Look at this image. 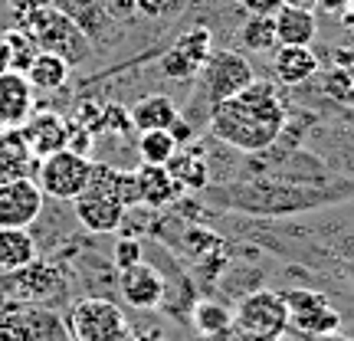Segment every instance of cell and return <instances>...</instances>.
<instances>
[{
    "instance_id": "obj_1",
    "label": "cell",
    "mask_w": 354,
    "mask_h": 341,
    "mask_svg": "<svg viewBox=\"0 0 354 341\" xmlns=\"http://www.w3.org/2000/svg\"><path fill=\"white\" fill-rule=\"evenodd\" d=\"M203 201L216 210L250 216H295L305 210H325L354 197V181H289V177H259L240 184L203 187Z\"/></svg>"
},
{
    "instance_id": "obj_2",
    "label": "cell",
    "mask_w": 354,
    "mask_h": 341,
    "mask_svg": "<svg viewBox=\"0 0 354 341\" xmlns=\"http://www.w3.org/2000/svg\"><path fill=\"white\" fill-rule=\"evenodd\" d=\"M207 128L220 145H227L233 151H269L286 131V105L279 95V86L266 79H253L243 92L216 105Z\"/></svg>"
},
{
    "instance_id": "obj_3",
    "label": "cell",
    "mask_w": 354,
    "mask_h": 341,
    "mask_svg": "<svg viewBox=\"0 0 354 341\" xmlns=\"http://www.w3.org/2000/svg\"><path fill=\"white\" fill-rule=\"evenodd\" d=\"M79 227L92 237H112L125 227L128 207L122 201V167L109 161H92V181L88 187L73 201Z\"/></svg>"
},
{
    "instance_id": "obj_4",
    "label": "cell",
    "mask_w": 354,
    "mask_h": 341,
    "mask_svg": "<svg viewBox=\"0 0 354 341\" xmlns=\"http://www.w3.org/2000/svg\"><path fill=\"white\" fill-rule=\"evenodd\" d=\"M20 30L30 33V39L37 43V50L63 56L73 69L88 63V56H92V39L82 33V26L73 17H66L59 7H53L50 0L37 3L33 10L26 13Z\"/></svg>"
},
{
    "instance_id": "obj_5",
    "label": "cell",
    "mask_w": 354,
    "mask_h": 341,
    "mask_svg": "<svg viewBox=\"0 0 354 341\" xmlns=\"http://www.w3.org/2000/svg\"><path fill=\"white\" fill-rule=\"evenodd\" d=\"M256 79V69L253 63L236 50H214L210 59L201 66L197 73V92H194V102L197 112L203 115V125L210 122V115L216 112V105H223L227 99H233L236 92L250 86Z\"/></svg>"
},
{
    "instance_id": "obj_6",
    "label": "cell",
    "mask_w": 354,
    "mask_h": 341,
    "mask_svg": "<svg viewBox=\"0 0 354 341\" xmlns=\"http://www.w3.org/2000/svg\"><path fill=\"white\" fill-rule=\"evenodd\" d=\"M233 335L243 341H279L289 335V305L279 289H253L233 308Z\"/></svg>"
},
{
    "instance_id": "obj_7",
    "label": "cell",
    "mask_w": 354,
    "mask_h": 341,
    "mask_svg": "<svg viewBox=\"0 0 354 341\" xmlns=\"http://www.w3.org/2000/svg\"><path fill=\"white\" fill-rule=\"evenodd\" d=\"M39 190L50 197V201H76L79 194L88 187L92 181V158L88 154H79L73 148H63V151H53L46 158H39L37 165V177Z\"/></svg>"
},
{
    "instance_id": "obj_8",
    "label": "cell",
    "mask_w": 354,
    "mask_h": 341,
    "mask_svg": "<svg viewBox=\"0 0 354 341\" xmlns=\"http://www.w3.org/2000/svg\"><path fill=\"white\" fill-rule=\"evenodd\" d=\"M66 329L73 341H118L128 331V318L112 299L86 295L69 305Z\"/></svg>"
},
{
    "instance_id": "obj_9",
    "label": "cell",
    "mask_w": 354,
    "mask_h": 341,
    "mask_svg": "<svg viewBox=\"0 0 354 341\" xmlns=\"http://www.w3.org/2000/svg\"><path fill=\"white\" fill-rule=\"evenodd\" d=\"M282 299L289 305V331L299 338H318V335H331L342 331V312L338 305L328 299V292L322 289H282Z\"/></svg>"
},
{
    "instance_id": "obj_10",
    "label": "cell",
    "mask_w": 354,
    "mask_h": 341,
    "mask_svg": "<svg viewBox=\"0 0 354 341\" xmlns=\"http://www.w3.org/2000/svg\"><path fill=\"white\" fill-rule=\"evenodd\" d=\"M7 286H10V299L24 305H50L56 308V302H63L69 295V282L59 263L50 259H33L30 266L7 273Z\"/></svg>"
},
{
    "instance_id": "obj_11",
    "label": "cell",
    "mask_w": 354,
    "mask_h": 341,
    "mask_svg": "<svg viewBox=\"0 0 354 341\" xmlns=\"http://www.w3.org/2000/svg\"><path fill=\"white\" fill-rule=\"evenodd\" d=\"M46 210V194L33 177H17L0 184V227L30 230Z\"/></svg>"
},
{
    "instance_id": "obj_12",
    "label": "cell",
    "mask_w": 354,
    "mask_h": 341,
    "mask_svg": "<svg viewBox=\"0 0 354 341\" xmlns=\"http://www.w3.org/2000/svg\"><path fill=\"white\" fill-rule=\"evenodd\" d=\"M118 295L135 312H154L167 299V279L151 263H135L118 273Z\"/></svg>"
},
{
    "instance_id": "obj_13",
    "label": "cell",
    "mask_w": 354,
    "mask_h": 341,
    "mask_svg": "<svg viewBox=\"0 0 354 341\" xmlns=\"http://www.w3.org/2000/svg\"><path fill=\"white\" fill-rule=\"evenodd\" d=\"M26 145H30V151L37 154V158H46L53 151H63L66 145H69V118H63L59 112H53V109H33L30 118H26L24 125Z\"/></svg>"
},
{
    "instance_id": "obj_14",
    "label": "cell",
    "mask_w": 354,
    "mask_h": 341,
    "mask_svg": "<svg viewBox=\"0 0 354 341\" xmlns=\"http://www.w3.org/2000/svg\"><path fill=\"white\" fill-rule=\"evenodd\" d=\"M37 109V89L17 69L0 73V128H20Z\"/></svg>"
},
{
    "instance_id": "obj_15",
    "label": "cell",
    "mask_w": 354,
    "mask_h": 341,
    "mask_svg": "<svg viewBox=\"0 0 354 341\" xmlns=\"http://www.w3.org/2000/svg\"><path fill=\"white\" fill-rule=\"evenodd\" d=\"M135 184H138V201L148 210H165L171 203L184 197V187L177 184L165 165H138L135 171Z\"/></svg>"
},
{
    "instance_id": "obj_16",
    "label": "cell",
    "mask_w": 354,
    "mask_h": 341,
    "mask_svg": "<svg viewBox=\"0 0 354 341\" xmlns=\"http://www.w3.org/2000/svg\"><path fill=\"white\" fill-rule=\"evenodd\" d=\"M39 158L30 151L20 128H0V184L17 177H37Z\"/></svg>"
},
{
    "instance_id": "obj_17",
    "label": "cell",
    "mask_w": 354,
    "mask_h": 341,
    "mask_svg": "<svg viewBox=\"0 0 354 341\" xmlns=\"http://www.w3.org/2000/svg\"><path fill=\"white\" fill-rule=\"evenodd\" d=\"M318 73V56L312 46H276L272 50V76L276 86H302Z\"/></svg>"
},
{
    "instance_id": "obj_18",
    "label": "cell",
    "mask_w": 354,
    "mask_h": 341,
    "mask_svg": "<svg viewBox=\"0 0 354 341\" xmlns=\"http://www.w3.org/2000/svg\"><path fill=\"white\" fill-rule=\"evenodd\" d=\"M177 115H180V105L171 95H161V92L141 95L128 109V118H131L135 131H167L177 122Z\"/></svg>"
},
{
    "instance_id": "obj_19",
    "label": "cell",
    "mask_w": 354,
    "mask_h": 341,
    "mask_svg": "<svg viewBox=\"0 0 354 341\" xmlns=\"http://www.w3.org/2000/svg\"><path fill=\"white\" fill-rule=\"evenodd\" d=\"M272 24H276L279 46H312L318 33L315 10H302V7H289V3H282L272 13Z\"/></svg>"
},
{
    "instance_id": "obj_20",
    "label": "cell",
    "mask_w": 354,
    "mask_h": 341,
    "mask_svg": "<svg viewBox=\"0 0 354 341\" xmlns=\"http://www.w3.org/2000/svg\"><path fill=\"white\" fill-rule=\"evenodd\" d=\"M39 256V243L33 230L0 227V273H17Z\"/></svg>"
},
{
    "instance_id": "obj_21",
    "label": "cell",
    "mask_w": 354,
    "mask_h": 341,
    "mask_svg": "<svg viewBox=\"0 0 354 341\" xmlns=\"http://www.w3.org/2000/svg\"><path fill=\"white\" fill-rule=\"evenodd\" d=\"M50 3L82 26V33L92 39V46L102 39L105 26H112V13H109L105 0H50Z\"/></svg>"
},
{
    "instance_id": "obj_22",
    "label": "cell",
    "mask_w": 354,
    "mask_h": 341,
    "mask_svg": "<svg viewBox=\"0 0 354 341\" xmlns=\"http://www.w3.org/2000/svg\"><path fill=\"white\" fill-rule=\"evenodd\" d=\"M26 79H30V86L37 89V92H59V89L69 86V76H73V66L66 63L63 56H56V53H43L39 50L33 56V63L26 66Z\"/></svg>"
},
{
    "instance_id": "obj_23",
    "label": "cell",
    "mask_w": 354,
    "mask_h": 341,
    "mask_svg": "<svg viewBox=\"0 0 354 341\" xmlns=\"http://www.w3.org/2000/svg\"><path fill=\"white\" fill-rule=\"evenodd\" d=\"M190 322H194L197 335L207 341L233 335V308L223 305L220 299H197L190 308Z\"/></svg>"
},
{
    "instance_id": "obj_24",
    "label": "cell",
    "mask_w": 354,
    "mask_h": 341,
    "mask_svg": "<svg viewBox=\"0 0 354 341\" xmlns=\"http://www.w3.org/2000/svg\"><path fill=\"white\" fill-rule=\"evenodd\" d=\"M167 171L184 190H203L210 187V167H207V158H203L197 148H177L174 158L167 161Z\"/></svg>"
},
{
    "instance_id": "obj_25",
    "label": "cell",
    "mask_w": 354,
    "mask_h": 341,
    "mask_svg": "<svg viewBox=\"0 0 354 341\" xmlns=\"http://www.w3.org/2000/svg\"><path fill=\"white\" fill-rule=\"evenodd\" d=\"M26 341H69L66 318L50 305H24Z\"/></svg>"
},
{
    "instance_id": "obj_26",
    "label": "cell",
    "mask_w": 354,
    "mask_h": 341,
    "mask_svg": "<svg viewBox=\"0 0 354 341\" xmlns=\"http://www.w3.org/2000/svg\"><path fill=\"white\" fill-rule=\"evenodd\" d=\"M240 43L243 50L250 53H272L279 46L276 43V24L266 13H246V20L240 26Z\"/></svg>"
},
{
    "instance_id": "obj_27",
    "label": "cell",
    "mask_w": 354,
    "mask_h": 341,
    "mask_svg": "<svg viewBox=\"0 0 354 341\" xmlns=\"http://www.w3.org/2000/svg\"><path fill=\"white\" fill-rule=\"evenodd\" d=\"M177 145L171 131H138V158L141 165H167L174 158Z\"/></svg>"
},
{
    "instance_id": "obj_28",
    "label": "cell",
    "mask_w": 354,
    "mask_h": 341,
    "mask_svg": "<svg viewBox=\"0 0 354 341\" xmlns=\"http://www.w3.org/2000/svg\"><path fill=\"white\" fill-rule=\"evenodd\" d=\"M0 39H3V46H7V53H10V69L26 73V66L33 63V56L39 53L37 43L30 39V33L20 30V26H10V30H3V33H0Z\"/></svg>"
},
{
    "instance_id": "obj_29",
    "label": "cell",
    "mask_w": 354,
    "mask_h": 341,
    "mask_svg": "<svg viewBox=\"0 0 354 341\" xmlns=\"http://www.w3.org/2000/svg\"><path fill=\"white\" fill-rule=\"evenodd\" d=\"M174 46L184 53V56H190L194 63L203 66L210 59V53H214V33H210V26H190V30H184V33L177 37Z\"/></svg>"
},
{
    "instance_id": "obj_30",
    "label": "cell",
    "mask_w": 354,
    "mask_h": 341,
    "mask_svg": "<svg viewBox=\"0 0 354 341\" xmlns=\"http://www.w3.org/2000/svg\"><path fill=\"white\" fill-rule=\"evenodd\" d=\"M158 69H161V76H165L167 82H194L197 73H201V63H194V59L184 56L177 46H171L167 53H161Z\"/></svg>"
},
{
    "instance_id": "obj_31",
    "label": "cell",
    "mask_w": 354,
    "mask_h": 341,
    "mask_svg": "<svg viewBox=\"0 0 354 341\" xmlns=\"http://www.w3.org/2000/svg\"><path fill=\"white\" fill-rule=\"evenodd\" d=\"M145 259V243L138 237H131V233H122L118 240H115V250H112V266L115 273H122L128 266H135Z\"/></svg>"
},
{
    "instance_id": "obj_32",
    "label": "cell",
    "mask_w": 354,
    "mask_h": 341,
    "mask_svg": "<svg viewBox=\"0 0 354 341\" xmlns=\"http://www.w3.org/2000/svg\"><path fill=\"white\" fill-rule=\"evenodd\" d=\"M167 131H171V138H174L177 148H187V145H194V135H197V128L190 125L184 115H177V122L167 128Z\"/></svg>"
},
{
    "instance_id": "obj_33",
    "label": "cell",
    "mask_w": 354,
    "mask_h": 341,
    "mask_svg": "<svg viewBox=\"0 0 354 341\" xmlns=\"http://www.w3.org/2000/svg\"><path fill=\"white\" fill-rule=\"evenodd\" d=\"M246 13H266V17H272V13L282 7V0H236Z\"/></svg>"
},
{
    "instance_id": "obj_34",
    "label": "cell",
    "mask_w": 354,
    "mask_h": 341,
    "mask_svg": "<svg viewBox=\"0 0 354 341\" xmlns=\"http://www.w3.org/2000/svg\"><path fill=\"white\" fill-rule=\"evenodd\" d=\"M282 3H289V7H302V10H318V7H322V0H282Z\"/></svg>"
},
{
    "instance_id": "obj_35",
    "label": "cell",
    "mask_w": 354,
    "mask_h": 341,
    "mask_svg": "<svg viewBox=\"0 0 354 341\" xmlns=\"http://www.w3.org/2000/svg\"><path fill=\"white\" fill-rule=\"evenodd\" d=\"M302 341H354V335H342V331H331V335H318V338H302Z\"/></svg>"
},
{
    "instance_id": "obj_36",
    "label": "cell",
    "mask_w": 354,
    "mask_h": 341,
    "mask_svg": "<svg viewBox=\"0 0 354 341\" xmlns=\"http://www.w3.org/2000/svg\"><path fill=\"white\" fill-rule=\"evenodd\" d=\"M7 69H10V53H7L3 39H0V73H7Z\"/></svg>"
},
{
    "instance_id": "obj_37",
    "label": "cell",
    "mask_w": 354,
    "mask_h": 341,
    "mask_svg": "<svg viewBox=\"0 0 354 341\" xmlns=\"http://www.w3.org/2000/svg\"><path fill=\"white\" fill-rule=\"evenodd\" d=\"M344 276H348V286H351V292H354V259L344 263Z\"/></svg>"
},
{
    "instance_id": "obj_38",
    "label": "cell",
    "mask_w": 354,
    "mask_h": 341,
    "mask_svg": "<svg viewBox=\"0 0 354 341\" xmlns=\"http://www.w3.org/2000/svg\"><path fill=\"white\" fill-rule=\"evenodd\" d=\"M118 341H138V335H135V331L128 329V331H125V335H122V338H118Z\"/></svg>"
},
{
    "instance_id": "obj_39",
    "label": "cell",
    "mask_w": 354,
    "mask_h": 341,
    "mask_svg": "<svg viewBox=\"0 0 354 341\" xmlns=\"http://www.w3.org/2000/svg\"><path fill=\"white\" fill-rule=\"evenodd\" d=\"M0 7H7V0H0Z\"/></svg>"
},
{
    "instance_id": "obj_40",
    "label": "cell",
    "mask_w": 354,
    "mask_h": 341,
    "mask_svg": "<svg viewBox=\"0 0 354 341\" xmlns=\"http://www.w3.org/2000/svg\"><path fill=\"white\" fill-rule=\"evenodd\" d=\"M69 341H73V338H69Z\"/></svg>"
}]
</instances>
